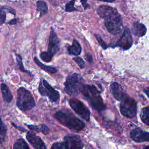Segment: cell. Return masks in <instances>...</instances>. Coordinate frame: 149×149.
<instances>
[{"label":"cell","instance_id":"cell-1","mask_svg":"<svg viewBox=\"0 0 149 149\" xmlns=\"http://www.w3.org/2000/svg\"><path fill=\"white\" fill-rule=\"evenodd\" d=\"M98 15L104 19V24L107 30L113 34L119 33L122 29V20L117 10L108 5H101L97 9Z\"/></svg>","mask_w":149,"mask_h":149},{"label":"cell","instance_id":"cell-2","mask_svg":"<svg viewBox=\"0 0 149 149\" xmlns=\"http://www.w3.org/2000/svg\"><path fill=\"white\" fill-rule=\"evenodd\" d=\"M54 117L61 124L74 132L81 130L85 127L84 122L76 117L68 110H59L55 112Z\"/></svg>","mask_w":149,"mask_h":149},{"label":"cell","instance_id":"cell-3","mask_svg":"<svg viewBox=\"0 0 149 149\" xmlns=\"http://www.w3.org/2000/svg\"><path fill=\"white\" fill-rule=\"evenodd\" d=\"M80 93L94 109L101 112L105 109V105L100 93L94 86L83 84L80 90Z\"/></svg>","mask_w":149,"mask_h":149},{"label":"cell","instance_id":"cell-4","mask_svg":"<svg viewBox=\"0 0 149 149\" xmlns=\"http://www.w3.org/2000/svg\"><path fill=\"white\" fill-rule=\"evenodd\" d=\"M16 105L18 108L22 111H29L36 106L35 100L29 90L20 87L17 90Z\"/></svg>","mask_w":149,"mask_h":149},{"label":"cell","instance_id":"cell-5","mask_svg":"<svg viewBox=\"0 0 149 149\" xmlns=\"http://www.w3.org/2000/svg\"><path fill=\"white\" fill-rule=\"evenodd\" d=\"M60 42L55 30L52 27L51 28L48 38V49L46 52H42L40 54V58L45 62L51 61L54 55L59 50Z\"/></svg>","mask_w":149,"mask_h":149},{"label":"cell","instance_id":"cell-6","mask_svg":"<svg viewBox=\"0 0 149 149\" xmlns=\"http://www.w3.org/2000/svg\"><path fill=\"white\" fill-rule=\"evenodd\" d=\"M81 76L76 73L69 75L64 82V91L69 95H77L83 86Z\"/></svg>","mask_w":149,"mask_h":149},{"label":"cell","instance_id":"cell-7","mask_svg":"<svg viewBox=\"0 0 149 149\" xmlns=\"http://www.w3.org/2000/svg\"><path fill=\"white\" fill-rule=\"evenodd\" d=\"M38 91L41 95L47 97L49 101L55 104H58L60 100V94L53 88L48 82L44 79H41L38 85Z\"/></svg>","mask_w":149,"mask_h":149},{"label":"cell","instance_id":"cell-8","mask_svg":"<svg viewBox=\"0 0 149 149\" xmlns=\"http://www.w3.org/2000/svg\"><path fill=\"white\" fill-rule=\"evenodd\" d=\"M120 102V111L121 113L127 118H132L134 117L137 112V104L136 101L125 94Z\"/></svg>","mask_w":149,"mask_h":149},{"label":"cell","instance_id":"cell-9","mask_svg":"<svg viewBox=\"0 0 149 149\" xmlns=\"http://www.w3.org/2000/svg\"><path fill=\"white\" fill-rule=\"evenodd\" d=\"M69 104L72 109L81 118L87 121L90 120V112L83 102L77 98H72L69 100Z\"/></svg>","mask_w":149,"mask_h":149},{"label":"cell","instance_id":"cell-10","mask_svg":"<svg viewBox=\"0 0 149 149\" xmlns=\"http://www.w3.org/2000/svg\"><path fill=\"white\" fill-rule=\"evenodd\" d=\"M65 149H82L83 144L80 137L75 134H69L64 139Z\"/></svg>","mask_w":149,"mask_h":149},{"label":"cell","instance_id":"cell-11","mask_svg":"<svg viewBox=\"0 0 149 149\" xmlns=\"http://www.w3.org/2000/svg\"><path fill=\"white\" fill-rule=\"evenodd\" d=\"M133 39L130 34V30L127 27H126L122 36L118 41L116 45L122 48L124 50H127L131 47Z\"/></svg>","mask_w":149,"mask_h":149},{"label":"cell","instance_id":"cell-12","mask_svg":"<svg viewBox=\"0 0 149 149\" xmlns=\"http://www.w3.org/2000/svg\"><path fill=\"white\" fill-rule=\"evenodd\" d=\"M130 137L133 140L137 143L149 141V132L142 130L137 127L130 132Z\"/></svg>","mask_w":149,"mask_h":149},{"label":"cell","instance_id":"cell-13","mask_svg":"<svg viewBox=\"0 0 149 149\" xmlns=\"http://www.w3.org/2000/svg\"><path fill=\"white\" fill-rule=\"evenodd\" d=\"M27 140L35 149H47L42 139L33 132H29L26 134Z\"/></svg>","mask_w":149,"mask_h":149},{"label":"cell","instance_id":"cell-14","mask_svg":"<svg viewBox=\"0 0 149 149\" xmlns=\"http://www.w3.org/2000/svg\"><path fill=\"white\" fill-rule=\"evenodd\" d=\"M110 90L112 95L116 100L120 101L125 95L120 86L116 82H113L111 84Z\"/></svg>","mask_w":149,"mask_h":149},{"label":"cell","instance_id":"cell-15","mask_svg":"<svg viewBox=\"0 0 149 149\" xmlns=\"http://www.w3.org/2000/svg\"><path fill=\"white\" fill-rule=\"evenodd\" d=\"M68 52L69 55H74L77 56L81 52V47L77 40L74 39L73 41L72 45H68L67 47Z\"/></svg>","mask_w":149,"mask_h":149},{"label":"cell","instance_id":"cell-16","mask_svg":"<svg viewBox=\"0 0 149 149\" xmlns=\"http://www.w3.org/2000/svg\"><path fill=\"white\" fill-rule=\"evenodd\" d=\"M1 90L3 101L7 103H10L13 100V95L8 86L6 84L2 83L1 84Z\"/></svg>","mask_w":149,"mask_h":149},{"label":"cell","instance_id":"cell-17","mask_svg":"<svg viewBox=\"0 0 149 149\" xmlns=\"http://www.w3.org/2000/svg\"><path fill=\"white\" fill-rule=\"evenodd\" d=\"M146 26L139 22H136L133 24L132 31L134 35L138 37H142L146 34Z\"/></svg>","mask_w":149,"mask_h":149},{"label":"cell","instance_id":"cell-18","mask_svg":"<svg viewBox=\"0 0 149 149\" xmlns=\"http://www.w3.org/2000/svg\"><path fill=\"white\" fill-rule=\"evenodd\" d=\"M6 13H10L13 15H16V11L14 9L7 6H0V24H2L5 22L6 17Z\"/></svg>","mask_w":149,"mask_h":149},{"label":"cell","instance_id":"cell-19","mask_svg":"<svg viewBox=\"0 0 149 149\" xmlns=\"http://www.w3.org/2000/svg\"><path fill=\"white\" fill-rule=\"evenodd\" d=\"M34 62L43 70L47 72V73H49V74H53V73H55L57 72V69L53 67V66H47L46 65L43 64L42 62H41L36 57L34 58Z\"/></svg>","mask_w":149,"mask_h":149},{"label":"cell","instance_id":"cell-20","mask_svg":"<svg viewBox=\"0 0 149 149\" xmlns=\"http://www.w3.org/2000/svg\"><path fill=\"white\" fill-rule=\"evenodd\" d=\"M27 127L34 131H36L38 132H41L43 134H47L49 132V127L45 124H40L39 125H27Z\"/></svg>","mask_w":149,"mask_h":149},{"label":"cell","instance_id":"cell-21","mask_svg":"<svg viewBox=\"0 0 149 149\" xmlns=\"http://www.w3.org/2000/svg\"><path fill=\"white\" fill-rule=\"evenodd\" d=\"M37 11L40 13V17L42 16L48 12V6L47 3L43 1L37 2Z\"/></svg>","mask_w":149,"mask_h":149},{"label":"cell","instance_id":"cell-22","mask_svg":"<svg viewBox=\"0 0 149 149\" xmlns=\"http://www.w3.org/2000/svg\"><path fill=\"white\" fill-rule=\"evenodd\" d=\"M140 118L144 123L149 126V107L142 109L140 113Z\"/></svg>","mask_w":149,"mask_h":149},{"label":"cell","instance_id":"cell-23","mask_svg":"<svg viewBox=\"0 0 149 149\" xmlns=\"http://www.w3.org/2000/svg\"><path fill=\"white\" fill-rule=\"evenodd\" d=\"M13 149H30L27 143L23 139H19L14 144Z\"/></svg>","mask_w":149,"mask_h":149},{"label":"cell","instance_id":"cell-24","mask_svg":"<svg viewBox=\"0 0 149 149\" xmlns=\"http://www.w3.org/2000/svg\"><path fill=\"white\" fill-rule=\"evenodd\" d=\"M7 127L3 122L0 118V143H2L6 137Z\"/></svg>","mask_w":149,"mask_h":149},{"label":"cell","instance_id":"cell-25","mask_svg":"<svg viewBox=\"0 0 149 149\" xmlns=\"http://www.w3.org/2000/svg\"><path fill=\"white\" fill-rule=\"evenodd\" d=\"M16 61H17V66L19 68V69L24 72H26L28 73H31V72L29 70H27L24 66H23V61H22V56L19 55V54H16Z\"/></svg>","mask_w":149,"mask_h":149},{"label":"cell","instance_id":"cell-26","mask_svg":"<svg viewBox=\"0 0 149 149\" xmlns=\"http://www.w3.org/2000/svg\"><path fill=\"white\" fill-rule=\"evenodd\" d=\"M75 1H70L65 5V11L68 12H72L73 11H78L79 10L74 7Z\"/></svg>","mask_w":149,"mask_h":149},{"label":"cell","instance_id":"cell-27","mask_svg":"<svg viewBox=\"0 0 149 149\" xmlns=\"http://www.w3.org/2000/svg\"><path fill=\"white\" fill-rule=\"evenodd\" d=\"M73 60L78 65V66L81 69H83L85 67V62L79 56H76L73 58Z\"/></svg>","mask_w":149,"mask_h":149},{"label":"cell","instance_id":"cell-28","mask_svg":"<svg viewBox=\"0 0 149 149\" xmlns=\"http://www.w3.org/2000/svg\"><path fill=\"white\" fill-rule=\"evenodd\" d=\"M95 37H96L97 40L98 41L99 44L104 48V49H106L107 48V45L106 44V43L102 40V39L101 38V37L98 35H95Z\"/></svg>","mask_w":149,"mask_h":149},{"label":"cell","instance_id":"cell-29","mask_svg":"<svg viewBox=\"0 0 149 149\" xmlns=\"http://www.w3.org/2000/svg\"><path fill=\"white\" fill-rule=\"evenodd\" d=\"M64 148V144L63 143H54L51 149H63Z\"/></svg>","mask_w":149,"mask_h":149},{"label":"cell","instance_id":"cell-30","mask_svg":"<svg viewBox=\"0 0 149 149\" xmlns=\"http://www.w3.org/2000/svg\"><path fill=\"white\" fill-rule=\"evenodd\" d=\"M81 3L83 4V6L84 9H86L89 6V5H88V4L87 3V1H81Z\"/></svg>","mask_w":149,"mask_h":149},{"label":"cell","instance_id":"cell-31","mask_svg":"<svg viewBox=\"0 0 149 149\" xmlns=\"http://www.w3.org/2000/svg\"><path fill=\"white\" fill-rule=\"evenodd\" d=\"M86 58L87 59V60L90 62V63H91L92 61H93V58H92V56L89 55V54H87L86 55Z\"/></svg>","mask_w":149,"mask_h":149},{"label":"cell","instance_id":"cell-32","mask_svg":"<svg viewBox=\"0 0 149 149\" xmlns=\"http://www.w3.org/2000/svg\"><path fill=\"white\" fill-rule=\"evenodd\" d=\"M16 21H17L16 19V18H14V19L10 20V21H9V22H8V24H15L16 23Z\"/></svg>","mask_w":149,"mask_h":149},{"label":"cell","instance_id":"cell-33","mask_svg":"<svg viewBox=\"0 0 149 149\" xmlns=\"http://www.w3.org/2000/svg\"><path fill=\"white\" fill-rule=\"evenodd\" d=\"M12 125H13L15 127H16V128L19 129L20 130H22V131H25V130H25V129H24V127H19L17 125H15L14 123H12Z\"/></svg>","mask_w":149,"mask_h":149},{"label":"cell","instance_id":"cell-34","mask_svg":"<svg viewBox=\"0 0 149 149\" xmlns=\"http://www.w3.org/2000/svg\"><path fill=\"white\" fill-rule=\"evenodd\" d=\"M144 91L145 92V93L146 94V95L149 97V87H147L146 88H144Z\"/></svg>","mask_w":149,"mask_h":149},{"label":"cell","instance_id":"cell-35","mask_svg":"<svg viewBox=\"0 0 149 149\" xmlns=\"http://www.w3.org/2000/svg\"><path fill=\"white\" fill-rule=\"evenodd\" d=\"M144 149H149V146H146V147L144 148Z\"/></svg>","mask_w":149,"mask_h":149}]
</instances>
